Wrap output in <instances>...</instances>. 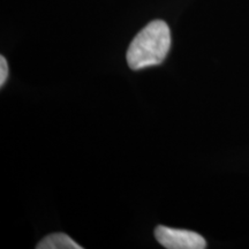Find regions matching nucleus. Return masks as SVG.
Wrapping results in <instances>:
<instances>
[{
	"label": "nucleus",
	"instance_id": "3",
	"mask_svg": "<svg viewBox=\"0 0 249 249\" xmlns=\"http://www.w3.org/2000/svg\"><path fill=\"white\" fill-rule=\"evenodd\" d=\"M37 249H82L70 235L65 233H53L45 236L36 246Z\"/></svg>",
	"mask_w": 249,
	"mask_h": 249
},
{
	"label": "nucleus",
	"instance_id": "4",
	"mask_svg": "<svg viewBox=\"0 0 249 249\" xmlns=\"http://www.w3.org/2000/svg\"><path fill=\"white\" fill-rule=\"evenodd\" d=\"M8 77V65L4 55L0 57V87L5 85L6 80Z\"/></svg>",
	"mask_w": 249,
	"mask_h": 249
},
{
	"label": "nucleus",
	"instance_id": "2",
	"mask_svg": "<svg viewBox=\"0 0 249 249\" xmlns=\"http://www.w3.org/2000/svg\"><path fill=\"white\" fill-rule=\"evenodd\" d=\"M155 236L167 249H204L207 247V241L203 236L188 230L171 229L160 225L155 230Z\"/></svg>",
	"mask_w": 249,
	"mask_h": 249
},
{
	"label": "nucleus",
	"instance_id": "1",
	"mask_svg": "<svg viewBox=\"0 0 249 249\" xmlns=\"http://www.w3.org/2000/svg\"><path fill=\"white\" fill-rule=\"evenodd\" d=\"M171 49V30L166 22L155 20L134 37L127 51V62L134 71L160 65Z\"/></svg>",
	"mask_w": 249,
	"mask_h": 249
}]
</instances>
